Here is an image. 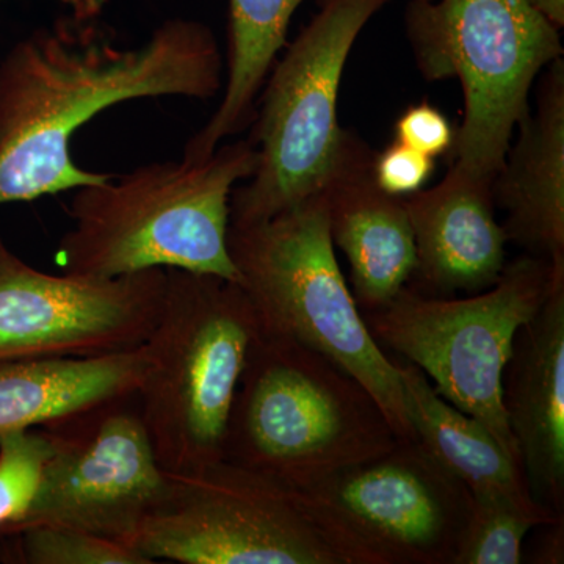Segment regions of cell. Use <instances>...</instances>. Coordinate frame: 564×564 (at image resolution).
I'll list each match as a JSON object with an SVG mask.
<instances>
[{
	"label": "cell",
	"instance_id": "1",
	"mask_svg": "<svg viewBox=\"0 0 564 564\" xmlns=\"http://www.w3.org/2000/svg\"><path fill=\"white\" fill-rule=\"evenodd\" d=\"M223 55L207 25L169 20L141 46L121 47L98 18L36 29L0 62V206L101 184L70 158L96 115L144 98L210 99Z\"/></svg>",
	"mask_w": 564,
	"mask_h": 564
},
{
	"label": "cell",
	"instance_id": "2",
	"mask_svg": "<svg viewBox=\"0 0 564 564\" xmlns=\"http://www.w3.org/2000/svg\"><path fill=\"white\" fill-rule=\"evenodd\" d=\"M256 166L248 139L221 143L202 161L182 155L76 188L58 265L98 280L173 269L239 282L228 250L231 195Z\"/></svg>",
	"mask_w": 564,
	"mask_h": 564
},
{
	"label": "cell",
	"instance_id": "3",
	"mask_svg": "<svg viewBox=\"0 0 564 564\" xmlns=\"http://www.w3.org/2000/svg\"><path fill=\"white\" fill-rule=\"evenodd\" d=\"M366 386L332 359L256 329L223 459L304 489L399 440Z\"/></svg>",
	"mask_w": 564,
	"mask_h": 564
},
{
	"label": "cell",
	"instance_id": "4",
	"mask_svg": "<svg viewBox=\"0 0 564 564\" xmlns=\"http://www.w3.org/2000/svg\"><path fill=\"white\" fill-rule=\"evenodd\" d=\"M228 250L256 329L332 359L366 386L400 437H414L399 369L367 328L337 262L323 193L258 225H229Z\"/></svg>",
	"mask_w": 564,
	"mask_h": 564
},
{
	"label": "cell",
	"instance_id": "5",
	"mask_svg": "<svg viewBox=\"0 0 564 564\" xmlns=\"http://www.w3.org/2000/svg\"><path fill=\"white\" fill-rule=\"evenodd\" d=\"M165 299L144 340L140 413L166 474L223 459L237 386L256 334L239 282L166 270Z\"/></svg>",
	"mask_w": 564,
	"mask_h": 564
},
{
	"label": "cell",
	"instance_id": "6",
	"mask_svg": "<svg viewBox=\"0 0 564 564\" xmlns=\"http://www.w3.org/2000/svg\"><path fill=\"white\" fill-rule=\"evenodd\" d=\"M169 475L132 543L151 563L378 564L304 489L226 459Z\"/></svg>",
	"mask_w": 564,
	"mask_h": 564
},
{
	"label": "cell",
	"instance_id": "7",
	"mask_svg": "<svg viewBox=\"0 0 564 564\" xmlns=\"http://www.w3.org/2000/svg\"><path fill=\"white\" fill-rule=\"evenodd\" d=\"M389 0H323L273 65L256 106L258 166L231 195V226L258 225L318 195L343 165L352 133L337 118L340 80L364 25Z\"/></svg>",
	"mask_w": 564,
	"mask_h": 564
},
{
	"label": "cell",
	"instance_id": "8",
	"mask_svg": "<svg viewBox=\"0 0 564 564\" xmlns=\"http://www.w3.org/2000/svg\"><path fill=\"white\" fill-rule=\"evenodd\" d=\"M406 31L426 80L462 84L452 165L492 182L530 111L534 79L563 57L560 29L530 0H410Z\"/></svg>",
	"mask_w": 564,
	"mask_h": 564
},
{
	"label": "cell",
	"instance_id": "9",
	"mask_svg": "<svg viewBox=\"0 0 564 564\" xmlns=\"http://www.w3.org/2000/svg\"><path fill=\"white\" fill-rule=\"evenodd\" d=\"M554 267L540 256L505 265L484 292L456 299L404 288L381 310L362 314L388 355L413 362L443 399L488 429L522 467L502 403V375L516 334L551 292Z\"/></svg>",
	"mask_w": 564,
	"mask_h": 564
},
{
	"label": "cell",
	"instance_id": "10",
	"mask_svg": "<svg viewBox=\"0 0 564 564\" xmlns=\"http://www.w3.org/2000/svg\"><path fill=\"white\" fill-rule=\"evenodd\" d=\"M46 429L54 448L31 510L13 533L63 525L132 547L170 486L141 417L139 392Z\"/></svg>",
	"mask_w": 564,
	"mask_h": 564
},
{
	"label": "cell",
	"instance_id": "11",
	"mask_svg": "<svg viewBox=\"0 0 564 564\" xmlns=\"http://www.w3.org/2000/svg\"><path fill=\"white\" fill-rule=\"evenodd\" d=\"M166 281L163 269L109 280L40 272L0 237V361L140 347L161 314Z\"/></svg>",
	"mask_w": 564,
	"mask_h": 564
},
{
	"label": "cell",
	"instance_id": "12",
	"mask_svg": "<svg viewBox=\"0 0 564 564\" xmlns=\"http://www.w3.org/2000/svg\"><path fill=\"white\" fill-rule=\"evenodd\" d=\"M366 545L378 564H454L474 499L421 441L399 437L384 454L304 488Z\"/></svg>",
	"mask_w": 564,
	"mask_h": 564
},
{
	"label": "cell",
	"instance_id": "13",
	"mask_svg": "<svg viewBox=\"0 0 564 564\" xmlns=\"http://www.w3.org/2000/svg\"><path fill=\"white\" fill-rule=\"evenodd\" d=\"M551 292L516 334L502 375V403L534 502L564 516V258Z\"/></svg>",
	"mask_w": 564,
	"mask_h": 564
},
{
	"label": "cell",
	"instance_id": "14",
	"mask_svg": "<svg viewBox=\"0 0 564 564\" xmlns=\"http://www.w3.org/2000/svg\"><path fill=\"white\" fill-rule=\"evenodd\" d=\"M415 240L408 288L430 296L484 292L507 265V232L496 220L492 182L452 165L440 184L404 199Z\"/></svg>",
	"mask_w": 564,
	"mask_h": 564
},
{
	"label": "cell",
	"instance_id": "15",
	"mask_svg": "<svg viewBox=\"0 0 564 564\" xmlns=\"http://www.w3.org/2000/svg\"><path fill=\"white\" fill-rule=\"evenodd\" d=\"M373 152L358 137L323 188L329 236L350 263L351 293L361 314L391 303L413 278L417 254L403 198L373 180Z\"/></svg>",
	"mask_w": 564,
	"mask_h": 564
},
{
	"label": "cell",
	"instance_id": "16",
	"mask_svg": "<svg viewBox=\"0 0 564 564\" xmlns=\"http://www.w3.org/2000/svg\"><path fill=\"white\" fill-rule=\"evenodd\" d=\"M547 68L536 111L519 122L521 135L492 180V196L507 214L508 240L555 261L564 258L563 57Z\"/></svg>",
	"mask_w": 564,
	"mask_h": 564
},
{
	"label": "cell",
	"instance_id": "17",
	"mask_svg": "<svg viewBox=\"0 0 564 564\" xmlns=\"http://www.w3.org/2000/svg\"><path fill=\"white\" fill-rule=\"evenodd\" d=\"M144 345L95 358L0 361V433L57 425L139 392Z\"/></svg>",
	"mask_w": 564,
	"mask_h": 564
},
{
	"label": "cell",
	"instance_id": "18",
	"mask_svg": "<svg viewBox=\"0 0 564 564\" xmlns=\"http://www.w3.org/2000/svg\"><path fill=\"white\" fill-rule=\"evenodd\" d=\"M391 358L402 380L415 440L463 481L474 499L503 500L529 513L560 518L534 502L524 470L505 454L485 425L443 399L413 362Z\"/></svg>",
	"mask_w": 564,
	"mask_h": 564
},
{
	"label": "cell",
	"instance_id": "19",
	"mask_svg": "<svg viewBox=\"0 0 564 564\" xmlns=\"http://www.w3.org/2000/svg\"><path fill=\"white\" fill-rule=\"evenodd\" d=\"M303 0H229L228 77L220 106L185 144L184 158H209L254 120L256 106L289 24Z\"/></svg>",
	"mask_w": 564,
	"mask_h": 564
},
{
	"label": "cell",
	"instance_id": "20",
	"mask_svg": "<svg viewBox=\"0 0 564 564\" xmlns=\"http://www.w3.org/2000/svg\"><path fill=\"white\" fill-rule=\"evenodd\" d=\"M2 560L21 564H152L135 549L70 529L39 524L0 536Z\"/></svg>",
	"mask_w": 564,
	"mask_h": 564
},
{
	"label": "cell",
	"instance_id": "21",
	"mask_svg": "<svg viewBox=\"0 0 564 564\" xmlns=\"http://www.w3.org/2000/svg\"><path fill=\"white\" fill-rule=\"evenodd\" d=\"M54 441L50 430H7L0 433V536L24 521L39 492Z\"/></svg>",
	"mask_w": 564,
	"mask_h": 564
},
{
	"label": "cell",
	"instance_id": "22",
	"mask_svg": "<svg viewBox=\"0 0 564 564\" xmlns=\"http://www.w3.org/2000/svg\"><path fill=\"white\" fill-rule=\"evenodd\" d=\"M560 518L529 513L503 500L474 499L454 564L522 563V547L533 527Z\"/></svg>",
	"mask_w": 564,
	"mask_h": 564
},
{
	"label": "cell",
	"instance_id": "23",
	"mask_svg": "<svg viewBox=\"0 0 564 564\" xmlns=\"http://www.w3.org/2000/svg\"><path fill=\"white\" fill-rule=\"evenodd\" d=\"M434 172V159L393 141L373 155L372 173L378 187L388 195L403 198L421 192Z\"/></svg>",
	"mask_w": 564,
	"mask_h": 564
},
{
	"label": "cell",
	"instance_id": "24",
	"mask_svg": "<svg viewBox=\"0 0 564 564\" xmlns=\"http://www.w3.org/2000/svg\"><path fill=\"white\" fill-rule=\"evenodd\" d=\"M455 132L443 111L422 102L410 107L395 122V141L413 150L440 158L454 147Z\"/></svg>",
	"mask_w": 564,
	"mask_h": 564
},
{
	"label": "cell",
	"instance_id": "25",
	"mask_svg": "<svg viewBox=\"0 0 564 564\" xmlns=\"http://www.w3.org/2000/svg\"><path fill=\"white\" fill-rule=\"evenodd\" d=\"M541 530L534 536L529 551L522 555V563L562 564L564 562V518L538 525Z\"/></svg>",
	"mask_w": 564,
	"mask_h": 564
},
{
	"label": "cell",
	"instance_id": "26",
	"mask_svg": "<svg viewBox=\"0 0 564 564\" xmlns=\"http://www.w3.org/2000/svg\"><path fill=\"white\" fill-rule=\"evenodd\" d=\"M55 2L68 7L69 14H74V17L93 20V18L101 17L109 0H55Z\"/></svg>",
	"mask_w": 564,
	"mask_h": 564
},
{
	"label": "cell",
	"instance_id": "27",
	"mask_svg": "<svg viewBox=\"0 0 564 564\" xmlns=\"http://www.w3.org/2000/svg\"><path fill=\"white\" fill-rule=\"evenodd\" d=\"M534 9L547 18L555 28L563 29L564 25V0H530Z\"/></svg>",
	"mask_w": 564,
	"mask_h": 564
}]
</instances>
